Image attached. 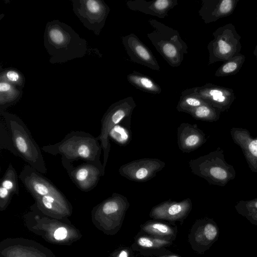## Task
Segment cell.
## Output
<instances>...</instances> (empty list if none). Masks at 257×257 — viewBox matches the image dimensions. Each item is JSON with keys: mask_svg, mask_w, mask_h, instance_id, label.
Listing matches in <instances>:
<instances>
[{"mask_svg": "<svg viewBox=\"0 0 257 257\" xmlns=\"http://www.w3.org/2000/svg\"><path fill=\"white\" fill-rule=\"evenodd\" d=\"M44 44L51 64L63 63L84 57L87 42L68 25L54 20L46 24Z\"/></svg>", "mask_w": 257, "mask_h": 257, "instance_id": "6da1fadb", "label": "cell"}, {"mask_svg": "<svg viewBox=\"0 0 257 257\" xmlns=\"http://www.w3.org/2000/svg\"><path fill=\"white\" fill-rule=\"evenodd\" d=\"M42 150L52 155L61 156V159L70 163L83 162L101 163L102 148L97 138L81 131H72L60 141L53 145L44 146Z\"/></svg>", "mask_w": 257, "mask_h": 257, "instance_id": "7a4b0ae2", "label": "cell"}, {"mask_svg": "<svg viewBox=\"0 0 257 257\" xmlns=\"http://www.w3.org/2000/svg\"><path fill=\"white\" fill-rule=\"evenodd\" d=\"M0 114L11 138L13 154L40 173L46 174L47 169L41 150L25 122L17 115L6 111H0Z\"/></svg>", "mask_w": 257, "mask_h": 257, "instance_id": "3957f363", "label": "cell"}, {"mask_svg": "<svg viewBox=\"0 0 257 257\" xmlns=\"http://www.w3.org/2000/svg\"><path fill=\"white\" fill-rule=\"evenodd\" d=\"M148 22L153 30L147 36L153 45L169 65L179 66L188 53V46L179 32L156 19H150Z\"/></svg>", "mask_w": 257, "mask_h": 257, "instance_id": "277c9868", "label": "cell"}, {"mask_svg": "<svg viewBox=\"0 0 257 257\" xmlns=\"http://www.w3.org/2000/svg\"><path fill=\"white\" fill-rule=\"evenodd\" d=\"M188 164L191 173L212 185L225 186L236 175L233 166L226 162L220 148L190 160Z\"/></svg>", "mask_w": 257, "mask_h": 257, "instance_id": "5b68a950", "label": "cell"}, {"mask_svg": "<svg viewBox=\"0 0 257 257\" xmlns=\"http://www.w3.org/2000/svg\"><path fill=\"white\" fill-rule=\"evenodd\" d=\"M136 107V103L132 96H128L111 104L104 113L101 120V129L97 137L103 152V166L105 168L109 152L110 144L109 136L112 129L123 120H130Z\"/></svg>", "mask_w": 257, "mask_h": 257, "instance_id": "8992f818", "label": "cell"}, {"mask_svg": "<svg viewBox=\"0 0 257 257\" xmlns=\"http://www.w3.org/2000/svg\"><path fill=\"white\" fill-rule=\"evenodd\" d=\"M213 39L207 45L209 52L208 65L223 62L240 53L241 36L231 23L218 28L213 33Z\"/></svg>", "mask_w": 257, "mask_h": 257, "instance_id": "52a82bcc", "label": "cell"}, {"mask_svg": "<svg viewBox=\"0 0 257 257\" xmlns=\"http://www.w3.org/2000/svg\"><path fill=\"white\" fill-rule=\"evenodd\" d=\"M72 10L83 26L99 36L110 8L102 0H72Z\"/></svg>", "mask_w": 257, "mask_h": 257, "instance_id": "ba28073f", "label": "cell"}, {"mask_svg": "<svg viewBox=\"0 0 257 257\" xmlns=\"http://www.w3.org/2000/svg\"><path fill=\"white\" fill-rule=\"evenodd\" d=\"M61 163L73 183L84 192L92 190L104 175L105 168L101 163L84 162L75 166L65 160L61 159Z\"/></svg>", "mask_w": 257, "mask_h": 257, "instance_id": "9c48e42d", "label": "cell"}, {"mask_svg": "<svg viewBox=\"0 0 257 257\" xmlns=\"http://www.w3.org/2000/svg\"><path fill=\"white\" fill-rule=\"evenodd\" d=\"M128 206L124 196L113 193L94 208L93 217L102 227L110 229L121 221Z\"/></svg>", "mask_w": 257, "mask_h": 257, "instance_id": "30bf717a", "label": "cell"}, {"mask_svg": "<svg viewBox=\"0 0 257 257\" xmlns=\"http://www.w3.org/2000/svg\"><path fill=\"white\" fill-rule=\"evenodd\" d=\"M165 165V163L159 159L142 158L121 165L118 173L129 180L144 182L156 176Z\"/></svg>", "mask_w": 257, "mask_h": 257, "instance_id": "8fae6325", "label": "cell"}, {"mask_svg": "<svg viewBox=\"0 0 257 257\" xmlns=\"http://www.w3.org/2000/svg\"><path fill=\"white\" fill-rule=\"evenodd\" d=\"M19 178L33 197L51 195L66 198L48 179L29 165L23 167Z\"/></svg>", "mask_w": 257, "mask_h": 257, "instance_id": "7c38bea8", "label": "cell"}, {"mask_svg": "<svg viewBox=\"0 0 257 257\" xmlns=\"http://www.w3.org/2000/svg\"><path fill=\"white\" fill-rule=\"evenodd\" d=\"M191 89L193 93L207 103L221 112L228 110L235 98L232 89L210 83Z\"/></svg>", "mask_w": 257, "mask_h": 257, "instance_id": "4fadbf2b", "label": "cell"}, {"mask_svg": "<svg viewBox=\"0 0 257 257\" xmlns=\"http://www.w3.org/2000/svg\"><path fill=\"white\" fill-rule=\"evenodd\" d=\"M121 41L127 54L133 62L154 70H160V65L152 51L136 35L131 33L123 36Z\"/></svg>", "mask_w": 257, "mask_h": 257, "instance_id": "5bb4252c", "label": "cell"}, {"mask_svg": "<svg viewBox=\"0 0 257 257\" xmlns=\"http://www.w3.org/2000/svg\"><path fill=\"white\" fill-rule=\"evenodd\" d=\"M37 227L44 232L45 237L53 242L65 243L78 237L76 230L61 222L46 217L35 216Z\"/></svg>", "mask_w": 257, "mask_h": 257, "instance_id": "9a60e30c", "label": "cell"}, {"mask_svg": "<svg viewBox=\"0 0 257 257\" xmlns=\"http://www.w3.org/2000/svg\"><path fill=\"white\" fill-rule=\"evenodd\" d=\"M239 0H201L199 16L207 24L231 15Z\"/></svg>", "mask_w": 257, "mask_h": 257, "instance_id": "2e32d148", "label": "cell"}, {"mask_svg": "<svg viewBox=\"0 0 257 257\" xmlns=\"http://www.w3.org/2000/svg\"><path fill=\"white\" fill-rule=\"evenodd\" d=\"M206 141L205 134L196 124L182 122L177 128V144L183 153L195 151Z\"/></svg>", "mask_w": 257, "mask_h": 257, "instance_id": "e0dca14e", "label": "cell"}, {"mask_svg": "<svg viewBox=\"0 0 257 257\" xmlns=\"http://www.w3.org/2000/svg\"><path fill=\"white\" fill-rule=\"evenodd\" d=\"M230 135L234 143L241 148L248 167L257 173V137L251 136L249 132L240 127H232Z\"/></svg>", "mask_w": 257, "mask_h": 257, "instance_id": "ac0fdd59", "label": "cell"}, {"mask_svg": "<svg viewBox=\"0 0 257 257\" xmlns=\"http://www.w3.org/2000/svg\"><path fill=\"white\" fill-rule=\"evenodd\" d=\"M191 208L192 202L190 198L179 202L169 200L154 207L150 212V216L169 221L180 220L187 216Z\"/></svg>", "mask_w": 257, "mask_h": 257, "instance_id": "d6986e66", "label": "cell"}, {"mask_svg": "<svg viewBox=\"0 0 257 257\" xmlns=\"http://www.w3.org/2000/svg\"><path fill=\"white\" fill-rule=\"evenodd\" d=\"M34 198L35 207L46 215L60 218L71 213V206L66 198L49 195Z\"/></svg>", "mask_w": 257, "mask_h": 257, "instance_id": "ffe728a7", "label": "cell"}, {"mask_svg": "<svg viewBox=\"0 0 257 257\" xmlns=\"http://www.w3.org/2000/svg\"><path fill=\"white\" fill-rule=\"evenodd\" d=\"M178 5V0L128 1L126 6L131 10L164 19L168 12Z\"/></svg>", "mask_w": 257, "mask_h": 257, "instance_id": "44dd1931", "label": "cell"}, {"mask_svg": "<svg viewBox=\"0 0 257 257\" xmlns=\"http://www.w3.org/2000/svg\"><path fill=\"white\" fill-rule=\"evenodd\" d=\"M18 176L13 165L10 163L1 181L0 209L5 210L14 194H19Z\"/></svg>", "mask_w": 257, "mask_h": 257, "instance_id": "7402d4cb", "label": "cell"}, {"mask_svg": "<svg viewBox=\"0 0 257 257\" xmlns=\"http://www.w3.org/2000/svg\"><path fill=\"white\" fill-rule=\"evenodd\" d=\"M196 231L195 241L200 246L209 247L216 241L218 236L217 225L211 220H204Z\"/></svg>", "mask_w": 257, "mask_h": 257, "instance_id": "603a6c76", "label": "cell"}, {"mask_svg": "<svg viewBox=\"0 0 257 257\" xmlns=\"http://www.w3.org/2000/svg\"><path fill=\"white\" fill-rule=\"evenodd\" d=\"M126 79L131 85L146 92L158 94L162 91L161 87L154 79L139 72L133 71L127 75Z\"/></svg>", "mask_w": 257, "mask_h": 257, "instance_id": "cb8c5ba5", "label": "cell"}, {"mask_svg": "<svg viewBox=\"0 0 257 257\" xmlns=\"http://www.w3.org/2000/svg\"><path fill=\"white\" fill-rule=\"evenodd\" d=\"M22 89L0 80V111L16 104L21 98Z\"/></svg>", "mask_w": 257, "mask_h": 257, "instance_id": "d4e9b609", "label": "cell"}, {"mask_svg": "<svg viewBox=\"0 0 257 257\" xmlns=\"http://www.w3.org/2000/svg\"><path fill=\"white\" fill-rule=\"evenodd\" d=\"M206 104L208 103L193 93L190 88L182 91L176 108L179 112L187 113L191 109Z\"/></svg>", "mask_w": 257, "mask_h": 257, "instance_id": "484cf974", "label": "cell"}, {"mask_svg": "<svg viewBox=\"0 0 257 257\" xmlns=\"http://www.w3.org/2000/svg\"><path fill=\"white\" fill-rule=\"evenodd\" d=\"M245 56L240 53L224 62L215 71L216 77H225L237 73L245 62Z\"/></svg>", "mask_w": 257, "mask_h": 257, "instance_id": "4316f807", "label": "cell"}, {"mask_svg": "<svg viewBox=\"0 0 257 257\" xmlns=\"http://www.w3.org/2000/svg\"><path fill=\"white\" fill-rule=\"evenodd\" d=\"M221 112L218 109L206 104L191 109L187 113L195 119L213 122L219 119Z\"/></svg>", "mask_w": 257, "mask_h": 257, "instance_id": "83f0119b", "label": "cell"}, {"mask_svg": "<svg viewBox=\"0 0 257 257\" xmlns=\"http://www.w3.org/2000/svg\"><path fill=\"white\" fill-rule=\"evenodd\" d=\"M235 208L238 214L257 225V197L249 200H240L236 203Z\"/></svg>", "mask_w": 257, "mask_h": 257, "instance_id": "f1b7e54d", "label": "cell"}, {"mask_svg": "<svg viewBox=\"0 0 257 257\" xmlns=\"http://www.w3.org/2000/svg\"><path fill=\"white\" fill-rule=\"evenodd\" d=\"M2 253L5 257H45L36 249L21 245L10 246Z\"/></svg>", "mask_w": 257, "mask_h": 257, "instance_id": "f546056e", "label": "cell"}, {"mask_svg": "<svg viewBox=\"0 0 257 257\" xmlns=\"http://www.w3.org/2000/svg\"><path fill=\"white\" fill-rule=\"evenodd\" d=\"M0 80L9 83L20 88H23L25 83V78L23 74L17 69L8 68H1Z\"/></svg>", "mask_w": 257, "mask_h": 257, "instance_id": "4dcf8cb0", "label": "cell"}, {"mask_svg": "<svg viewBox=\"0 0 257 257\" xmlns=\"http://www.w3.org/2000/svg\"><path fill=\"white\" fill-rule=\"evenodd\" d=\"M143 229L152 235L161 237L169 236L174 234L173 230L168 225L160 222H151L145 225Z\"/></svg>", "mask_w": 257, "mask_h": 257, "instance_id": "1f68e13d", "label": "cell"}, {"mask_svg": "<svg viewBox=\"0 0 257 257\" xmlns=\"http://www.w3.org/2000/svg\"><path fill=\"white\" fill-rule=\"evenodd\" d=\"M0 125V148L1 150H7L13 153V148L11 138L3 118L1 119Z\"/></svg>", "mask_w": 257, "mask_h": 257, "instance_id": "d6a6232c", "label": "cell"}, {"mask_svg": "<svg viewBox=\"0 0 257 257\" xmlns=\"http://www.w3.org/2000/svg\"><path fill=\"white\" fill-rule=\"evenodd\" d=\"M138 244L145 248L160 247L167 245L169 242L167 240L160 239L142 236L137 240Z\"/></svg>", "mask_w": 257, "mask_h": 257, "instance_id": "836d02e7", "label": "cell"}, {"mask_svg": "<svg viewBox=\"0 0 257 257\" xmlns=\"http://www.w3.org/2000/svg\"><path fill=\"white\" fill-rule=\"evenodd\" d=\"M116 257H128V252L126 250H121Z\"/></svg>", "mask_w": 257, "mask_h": 257, "instance_id": "e575fe53", "label": "cell"}, {"mask_svg": "<svg viewBox=\"0 0 257 257\" xmlns=\"http://www.w3.org/2000/svg\"><path fill=\"white\" fill-rule=\"evenodd\" d=\"M253 54L254 55L257 61V45L255 46V48L253 51Z\"/></svg>", "mask_w": 257, "mask_h": 257, "instance_id": "d590c367", "label": "cell"}, {"mask_svg": "<svg viewBox=\"0 0 257 257\" xmlns=\"http://www.w3.org/2000/svg\"><path fill=\"white\" fill-rule=\"evenodd\" d=\"M161 257H179V256L173 255H166V256H161Z\"/></svg>", "mask_w": 257, "mask_h": 257, "instance_id": "8d00e7d4", "label": "cell"}, {"mask_svg": "<svg viewBox=\"0 0 257 257\" xmlns=\"http://www.w3.org/2000/svg\"><path fill=\"white\" fill-rule=\"evenodd\" d=\"M256 20H257V12H256Z\"/></svg>", "mask_w": 257, "mask_h": 257, "instance_id": "74e56055", "label": "cell"}]
</instances>
